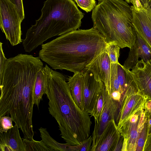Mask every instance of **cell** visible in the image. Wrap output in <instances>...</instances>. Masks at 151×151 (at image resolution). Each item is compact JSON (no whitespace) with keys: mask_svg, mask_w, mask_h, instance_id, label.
I'll return each instance as SVG.
<instances>
[{"mask_svg":"<svg viewBox=\"0 0 151 151\" xmlns=\"http://www.w3.org/2000/svg\"><path fill=\"white\" fill-rule=\"evenodd\" d=\"M43 67L39 57L19 54L7 59L0 80V117L10 115L27 139L35 134L33 91L37 73Z\"/></svg>","mask_w":151,"mask_h":151,"instance_id":"6da1fadb","label":"cell"},{"mask_svg":"<svg viewBox=\"0 0 151 151\" xmlns=\"http://www.w3.org/2000/svg\"><path fill=\"white\" fill-rule=\"evenodd\" d=\"M107 44L94 27L79 29L42 44L39 57L52 69L83 74L87 66L106 51Z\"/></svg>","mask_w":151,"mask_h":151,"instance_id":"7a4b0ae2","label":"cell"},{"mask_svg":"<svg viewBox=\"0 0 151 151\" xmlns=\"http://www.w3.org/2000/svg\"><path fill=\"white\" fill-rule=\"evenodd\" d=\"M45 94L49 113L57 122L66 143L77 145L90 136L92 124L90 114L76 104L63 74L52 69Z\"/></svg>","mask_w":151,"mask_h":151,"instance_id":"3957f363","label":"cell"},{"mask_svg":"<svg viewBox=\"0 0 151 151\" xmlns=\"http://www.w3.org/2000/svg\"><path fill=\"white\" fill-rule=\"evenodd\" d=\"M41 12L22 41L27 52H31L52 37L77 30L84 16L73 0H46Z\"/></svg>","mask_w":151,"mask_h":151,"instance_id":"277c9868","label":"cell"},{"mask_svg":"<svg viewBox=\"0 0 151 151\" xmlns=\"http://www.w3.org/2000/svg\"><path fill=\"white\" fill-rule=\"evenodd\" d=\"M93 27L108 43L121 48H130L134 45L137 34L133 24L130 6L124 0H104L93 10Z\"/></svg>","mask_w":151,"mask_h":151,"instance_id":"5b68a950","label":"cell"},{"mask_svg":"<svg viewBox=\"0 0 151 151\" xmlns=\"http://www.w3.org/2000/svg\"><path fill=\"white\" fill-rule=\"evenodd\" d=\"M0 27L13 46L22 42L21 19L15 5L9 0H0Z\"/></svg>","mask_w":151,"mask_h":151,"instance_id":"8992f818","label":"cell"},{"mask_svg":"<svg viewBox=\"0 0 151 151\" xmlns=\"http://www.w3.org/2000/svg\"><path fill=\"white\" fill-rule=\"evenodd\" d=\"M128 86L120 105L116 120L118 128L139 109L144 107L146 99L138 91L130 70L125 69Z\"/></svg>","mask_w":151,"mask_h":151,"instance_id":"52a82bcc","label":"cell"},{"mask_svg":"<svg viewBox=\"0 0 151 151\" xmlns=\"http://www.w3.org/2000/svg\"><path fill=\"white\" fill-rule=\"evenodd\" d=\"M145 108L139 109L118 128L124 139L122 151H136L137 141L145 120Z\"/></svg>","mask_w":151,"mask_h":151,"instance_id":"ba28073f","label":"cell"},{"mask_svg":"<svg viewBox=\"0 0 151 151\" xmlns=\"http://www.w3.org/2000/svg\"><path fill=\"white\" fill-rule=\"evenodd\" d=\"M119 107V103L114 100L108 93L101 115L99 121L95 123L91 151H95L109 122L113 119L116 121Z\"/></svg>","mask_w":151,"mask_h":151,"instance_id":"9c48e42d","label":"cell"},{"mask_svg":"<svg viewBox=\"0 0 151 151\" xmlns=\"http://www.w3.org/2000/svg\"><path fill=\"white\" fill-rule=\"evenodd\" d=\"M83 76L84 109L91 116L103 82L96 79L93 73L88 69L83 74Z\"/></svg>","mask_w":151,"mask_h":151,"instance_id":"30bf717a","label":"cell"},{"mask_svg":"<svg viewBox=\"0 0 151 151\" xmlns=\"http://www.w3.org/2000/svg\"><path fill=\"white\" fill-rule=\"evenodd\" d=\"M130 72L138 91L151 100V59L146 62L139 60Z\"/></svg>","mask_w":151,"mask_h":151,"instance_id":"8fae6325","label":"cell"},{"mask_svg":"<svg viewBox=\"0 0 151 151\" xmlns=\"http://www.w3.org/2000/svg\"><path fill=\"white\" fill-rule=\"evenodd\" d=\"M133 24L137 33L151 48V10L148 8H140L131 6Z\"/></svg>","mask_w":151,"mask_h":151,"instance_id":"7c38bea8","label":"cell"},{"mask_svg":"<svg viewBox=\"0 0 151 151\" xmlns=\"http://www.w3.org/2000/svg\"><path fill=\"white\" fill-rule=\"evenodd\" d=\"M111 65L110 59L105 51L87 66L96 79L104 83L108 94L111 89Z\"/></svg>","mask_w":151,"mask_h":151,"instance_id":"4fadbf2b","label":"cell"},{"mask_svg":"<svg viewBox=\"0 0 151 151\" xmlns=\"http://www.w3.org/2000/svg\"><path fill=\"white\" fill-rule=\"evenodd\" d=\"M134 45L130 48L128 56L124 61L123 67L130 70L136 65L139 58L145 62L151 59V48L146 42L137 33Z\"/></svg>","mask_w":151,"mask_h":151,"instance_id":"5bb4252c","label":"cell"},{"mask_svg":"<svg viewBox=\"0 0 151 151\" xmlns=\"http://www.w3.org/2000/svg\"><path fill=\"white\" fill-rule=\"evenodd\" d=\"M115 119L108 124L95 151H114L122 137Z\"/></svg>","mask_w":151,"mask_h":151,"instance_id":"9a60e30c","label":"cell"},{"mask_svg":"<svg viewBox=\"0 0 151 151\" xmlns=\"http://www.w3.org/2000/svg\"><path fill=\"white\" fill-rule=\"evenodd\" d=\"M19 129L15 124L7 132L0 133V151H25Z\"/></svg>","mask_w":151,"mask_h":151,"instance_id":"2e32d148","label":"cell"},{"mask_svg":"<svg viewBox=\"0 0 151 151\" xmlns=\"http://www.w3.org/2000/svg\"><path fill=\"white\" fill-rule=\"evenodd\" d=\"M52 70L45 64L37 73L33 91V101L34 104L38 107L43 95L45 94Z\"/></svg>","mask_w":151,"mask_h":151,"instance_id":"e0dca14e","label":"cell"},{"mask_svg":"<svg viewBox=\"0 0 151 151\" xmlns=\"http://www.w3.org/2000/svg\"><path fill=\"white\" fill-rule=\"evenodd\" d=\"M72 96L76 104L81 109L83 107V74L74 73L69 77L67 82Z\"/></svg>","mask_w":151,"mask_h":151,"instance_id":"ac0fdd59","label":"cell"},{"mask_svg":"<svg viewBox=\"0 0 151 151\" xmlns=\"http://www.w3.org/2000/svg\"><path fill=\"white\" fill-rule=\"evenodd\" d=\"M39 130L43 142L55 151H72V145L57 142L50 136L46 128L41 127Z\"/></svg>","mask_w":151,"mask_h":151,"instance_id":"d6986e66","label":"cell"},{"mask_svg":"<svg viewBox=\"0 0 151 151\" xmlns=\"http://www.w3.org/2000/svg\"><path fill=\"white\" fill-rule=\"evenodd\" d=\"M108 93L103 83L91 116L94 117L95 123L98 122L101 115L104 109L105 100Z\"/></svg>","mask_w":151,"mask_h":151,"instance_id":"ffe728a7","label":"cell"},{"mask_svg":"<svg viewBox=\"0 0 151 151\" xmlns=\"http://www.w3.org/2000/svg\"><path fill=\"white\" fill-rule=\"evenodd\" d=\"M25 151H55L46 145L42 140L40 141L35 140L33 138L22 139Z\"/></svg>","mask_w":151,"mask_h":151,"instance_id":"44dd1931","label":"cell"},{"mask_svg":"<svg viewBox=\"0 0 151 151\" xmlns=\"http://www.w3.org/2000/svg\"><path fill=\"white\" fill-rule=\"evenodd\" d=\"M117 64L111 63V89L109 94H111L114 92H120L124 95L125 92L122 89L119 83L117 78Z\"/></svg>","mask_w":151,"mask_h":151,"instance_id":"7402d4cb","label":"cell"},{"mask_svg":"<svg viewBox=\"0 0 151 151\" xmlns=\"http://www.w3.org/2000/svg\"><path fill=\"white\" fill-rule=\"evenodd\" d=\"M120 47L113 43H108L106 51L110 59L111 63H118Z\"/></svg>","mask_w":151,"mask_h":151,"instance_id":"603a6c76","label":"cell"},{"mask_svg":"<svg viewBox=\"0 0 151 151\" xmlns=\"http://www.w3.org/2000/svg\"><path fill=\"white\" fill-rule=\"evenodd\" d=\"M117 78L121 87L125 92L128 86V82L125 68L119 63L117 64Z\"/></svg>","mask_w":151,"mask_h":151,"instance_id":"cb8c5ba5","label":"cell"},{"mask_svg":"<svg viewBox=\"0 0 151 151\" xmlns=\"http://www.w3.org/2000/svg\"><path fill=\"white\" fill-rule=\"evenodd\" d=\"M147 118L145 114V120L144 126L139 137L136 151H143L147 135Z\"/></svg>","mask_w":151,"mask_h":151,"instance_id":"d4e9b609","label":"cell"},{"mask_svg":"<svg viewBox=\"0 0 151 151\" xmlns=\"http://www.w3.org/2000/svg\"><path fill=\"white\" fill-rule=\"evenodd\" d=\"M12 122V117L9 116L0 117V133L6 132L13 127Z\"/></svg>","mask_w":151,"mask_h":151,"instance_id":"484cf974","label":"cell"},{"mask_svg":"<svg viewBox=\"0 0 151 151\" xmlns=\"http://www.w3.org/2000/svg\"><path fill=\"white\" fill-rule=\"evenodd\" d=\"M77 5L87 12H91L95 7L96 0H75Z\"/></svg>","mask_w":151,"mask_h":151,"instance_id":"4316f807","label":"cell"},{"mask_svg":"<svg viewBox=\"0 0 151 151\" xmlns=\"http://www.w3.org/2000/svg\"><path fill=\"white\" fill-rule=\"evenodd\" d=\"M16 6L20 17L22 21L24 18V14L22 0H9Z\"/></svg>","mask_w":151,"mask_h":151,"instance_id":"83f0119b","label":"cell"},{"mask_svg":"<svg viewBox=\"0 0 151 151\" xmlns=\"http://www.w3.org/2000/svg\"><path fill=\"white\" fill-rule=\"evenodd\" d=\"M0 80L2 78V75L6 62L7 60L5 56L3 49V43L0 42Z\"/></svg>","mask_w":151,"mask_h":151,"instance_id":"f1b7e54d","label":"cell"},{"mask_svg":"<svg viewBox=\"0 0 151 151\" xmlns=\"http://www.w3.org/2000/svg\"><path fill=\"white\" fill-rule=\"evenodd\" d=\"M143 151H151V132L147 134Z\"/></svg>","mask_w":151,"mask_h":151,"instance_id":"f546056e","label":"cell"},{"mask_svg":"<svg viewBox=\"0 0 151 151\" xmlns=\"http://www.w3.org/2000/svg\"><path fill=\"white\" fill-rule=\"evenodd\" d=\"M145 107L147 110L151 114V100L146 99Z\"/></svg>","mask_w":151,"mask_h":151,"instance_id":"4dcf8cb0","label":"cell"},{"mask_svg":"<svg viewBox=\"0 0 151 151\" xmlns=\"http://www.w3.org/2000/svg\"><path fill=\"white\" fill-rule=\"evenodd\" d=\"M143 7L144 8L147 7V0H139Z\"/></svg>","mask_w":151,"mask_h":151,"instance_id":"1f68e13d","label":"cell"},{"mask_svg":"<svg viewBox=\"0 0 151 151\" xmlns=\"http://www.w3.org/2000/svg\"><path fill=\"white\" fill-rule=\"evenodd\" d=\"M147 8H148L151 10V0H147Z\"/></svg>","mask_w":151,"mask_h":151,"instance_id":"d6a6232c","label":"cell"},{"mask_svg":"<svg viewBox=\"0 0 151 151\" xmlns=\"http://www.w3.org/2000/svg\"><path fill=\"white\" fill-rule=\"evenodd\" d=\"M131 0H125V1L127 3H130L131 2Z\"/></svg>","mask_w":151,"mask_h":151,"instance_id":"836d02e7","label":"cell"},{"mask_svg":"<svg viewBox=\"0 0 151 151\" xmlns=\"http://www.w3.org/2000/svg\"><path fill=\"white\" fill-rule=\"evenodd\" d=\"M98 3H100L101 1H103L104 0H98Z\"/></svg>","mask_w":151,"mask_h":151,"instance_id":"e575fe53","label":"cell"},{"mask_svg":"<svg viewBox=\"0 0 151 151\" xmlns=\"http://www.w3.org/2000/svg\"><path fill=\"white\" fill-rule=\"evenodd\" d=\"M151 132V130L149 132V133Z\"/></svg>","mask_w":151,"mask_h":151,"instance_id":"d590c367","label":"cell"},{"mask_svg":"<svg viewBox=\"0 0 151 151\" xmlns=\"http://www.w3.org/2000/svg\"></svg>","mask_w":151,"mask_h":151,"instance_id":"8d00e7d4","label":"cell"}]
</instances>
